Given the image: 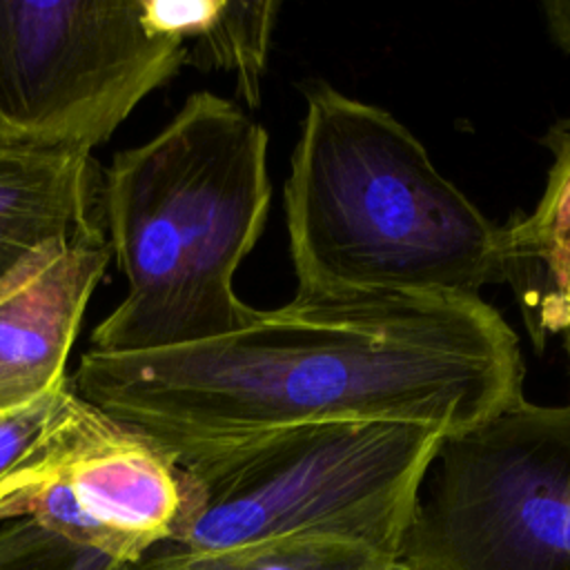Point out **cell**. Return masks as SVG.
Masks as SVG:
<instances>
[{"instance_id":"cell-4","label":"cell","mask_w":570,"mask_h":570,"mask_svg":"<svg viewBox=\"0 0 570 570\" xmlns=\"http://www.w3.org/2000/svg\"><path fill=\"white\" fill-rule=\"evenodd\" d=\"M401 421H327L256 434L178 468L185 554L327 534L399 554L441 439Z\"/></svg>"},{"instance_id":"cell-12","label":"cell","mask_w":570,"mask_h":570,"mask_svg":"<svg viewBox=\"0 0 570 570\" xmlns=\"http://www.w3.org/2000/svg\"><path fill=\"white\" fill-rule=\"evenodd\" d=\"M147 559L151 570H396L394 554L327 534L281 537L207 554L158 546Z\"/></svg>"},{"instance_id":"cell-14","label":"cell","mask_w":570,"mask_h":570,"mask_svg":"<svg viewBox=\"0 0 570 570\" xmlns=\"http://www.w3.org/2000/svg\"><path fill=\"white\" fill-rule=\"evenodd\" d=\"M541 9L552 40L570 56V0H548Z\"/></svg>"},{"instance_id":"cell-10","label":"cell","mask_w":570,"mask_h":570,"mask_svg":"<svg viewBox=\"0 0 570 570\" xmlns=\"http://www.w3.org/2000/svg\"><path fill=\"white\" fill-rule=\"evenodd\" d=\"M546 145L552 167L537 207L503 225L505 283L519 296L532 341L561 334L570 358V120L552 127Z\"/></svg>"},{"instance_id":"cell-3","label":"cell","mask_w":570,"mask_h":570,"mask_svg":"<svg viewBox=\"0 0 570 570\" xmlns=\"http://www.w3.org/2000/svg\"><path fill=\"white\" fill-rule=\"evenodd\" d=\"M285 183L298 294L479 296L505 283L503 227L392 114L312 82Z\"/></svg>"},{"instance_id":"cell-2","label":"cell","mask_w":570,"mask_h":570,"mask_svg":"<svg viewBox=\"0 0 570 570\" xmlns=\"http://www.w3.org/2000/svg\"><path fill=\"white\" fill-rule=\"evenodd\" d=\"M269 198L267 131L209 91L116 151L100 171V223L127 289L94 327L91 350L149 352L245 330L258 309L236 296L234 274Z\"/></svg>"},{"instance_id":"cell-1","label":"cell","mask_w":570,"mask_h":570,"mask_svg":"<svg viewBox=\"0 0 570 570\" xmlns=\"http://www.w3.org/2000/svg\"><path fill=\"white\" fill-rule=\"evenodd\" d=\"M73 390L174 463L263 432L401 421L454 434L523 399L514 330L481 296L298 294L229 336L82 352Z\"/></svg>"},{"instance_id":"cell-9","label":"cell","mask_w":570,"mask_h":570,"mask_svg":"<svg viewBox=\"0 0 570 570\" xmlns=\"http://www.w3.org/2000/svg\"><path fill=\"white\" fill-rule=\"evenodd\" d=\"M98 229L91 154L0 147V283L45 245Z\"/></svg>"},{"instance_id":"cell-5","label":"cell","mask_w":570,"mask_h":570,"mask_svg":"<svg viewBox=\"0 0 570 570\" xmlns=\"http://www.w3.org/2000/svg\"><path fill=\"white\" fill-rule=\"evenodd\" d=\"M396 570H570V403L523 399L441 439Z\"/></svg>"},{"instance_id":"cell-7","label":"cell","mask_w":570,"mask_h":570,"mask_svg":"<svg viewBox=\"0 0 570 570\" xmlns=\"http://www.w3.org/2000/svg\"><path fill=\"white\" fill-rule=\"evenodd\" d=\"M180 510L174 461L85 401L71 379L51 423L0 476V525L33 519L122 563L171 541Z\"/></svg>"},{"instance_id":"cell-8","label":"cell","mask_w":570,"mask_h":570,"mask_svg":"<svg viewBox=\"0 0 570 570\" xmlns=\"http://www.w3.org/2000/svg\"><path fill=\"white\" fill-rule=\"evenodd\" d=\"M111 254L102 229L53 240L0 283V414L62 385Z\"/></svg>"},{"instance_id":"cell-11","label":"cell","mask_w":570,"mask_h":570,"mask_svg":"<svg viewBox=\"0 0 570 570\" xmlns=\"http://www.w3.org/2000/svg\"><path fill=\"white\" fill-rule=\"evenodd\" d=\"M278 9L276 0H142L149 27L183 42L185 65L232 73L252 109L261 105Z\"/></svg>"},{"instance_id":"cell-13","label":"cell","mask_w":570,"mask_h":570,"mask_svg":"<svg viewBox=\"0 0 570 570\" xmlns=\"http://www.w3.org/2000/svg\"><path fill=\"white\" fill-rule=\"evenodd\" d=\"M0 570H151V563L147 557L138 563L114 561L33 519H13L0 525Z\"/></svg>"},{"instance_id":"cell-6","label":"cell","mask_w":570,"mask_h":570,"mask_svg":"<svg viewBox=\"0 0 570 570\" xmlns=\"http://www.w3.org/2000/svg\"><path fill=\"white\" fill-rule=\"evenodd\" d=\"M183 67L142 0H0V147L91 154Z\"/></svg>"}]
</instances>
